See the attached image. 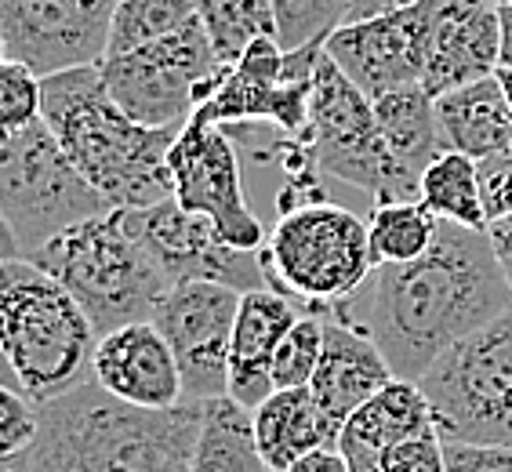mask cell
<instances>
[{
  "label": "cell",
  "instance_id": "6da1fadb",
  "mask_svg": "<svg viewBox=\"0 0 512 472\" xmlns=\"http://www.w3.org/2000/svg\"><path fill=\"white\" fill-rule=\"evenodd\" d=\"M512 305V287L487 229L440 222L436 244L414 262L375 266L338 313L360 324L396 378L422 382L440 356Z\"/></svg>",
  "mask_w": 512,
  "mask_h": 472
},
{
  "label": "cell",
  "instance_id": "7a4b0ae2",
  "mask_svg": "<svg viewBox=\"0 0 512 472\" xmlns=\"http://www.w3.org/2000/svg\"><path fill=\"white\" fill-rule=\"evenodd\" d=\"M204 400L168 411L135 407L88 382L40 404L33 472H193Z\"/></svg>",
  "mask_w": 512,
  "mask_h": 472
},
{
  "label": "cell",
  "instance_id": "3957f363",
  "mask_svg": "<svg viewBox=\"0 0 512 472\" xmlns=\"http://www.w3.org/2000/svg\"><path fill=\"white\" fill-rule=\"evenodd\" d=\"M40 120L113 207H153L171 197L168 157L182 128L131 120L109 95L99 66L48 73Z\"/></svg>",
  "mask_w": 512,
  "mask_h": 472
},
{
  "label": "cell",
  "instance_id": "277c9868",
  "mask_svg": "<svg viewBox=\"0 0 512 472\" xmlns=\"http://www.w3.org/2000/svg\"><path fill=\"white\" fill-rule=\"evenodd\" d=\"M99 331L66 287L26 258L0 273V345L15 382L33 404H51L95 382Z\"/></svg>",
  "mask_w": 512,
  "mask_h": 472
},
{
  "label": "cell",
  "instance_id": "5b68a950",
  "mask_svg": "<svg viewBox=\"0 0 512 472\" xmlns=\"http://www.w3.org/2000/svg\"><path fill=\"white\" fill-rule=\"evenodd\" d=\"M26 262L55 276L88 309L99 335L153 320L160 298L171 291V280L138 233L135 207H109L37 247Z\"/></svg>",
  "mask_w": 512,
  "mask_h": 472
},
{
  "label": "cell",
  "instance_id": "8992f818",
  "mask_svg": "<svg viewBox=\"0 0 512 472\" xmlns=\"http://www.w3.org/2000/svg\"><path fill=\"white\" fill-rule=\"evenodd\" d=\"M258 262L273 291L324 316L349 302L375 273L371 229L331 200L298 204L280 211L266 244L258 247Z\"/></svg>",
  "mask_w": 512,
  "mask_h": 472
},
{
  "label": "cell",
  "instance_id": "52a82bcc",
  "mask_svg": "<svg viewBox=\"0 0 512 472\" xmlns=\"http://www.w3.org/2000/svg\"><path fill=\"white\" fill-rule=\"evenodd\" d=\"M109 207L113 204L80 175L44 120L4 135L0 146L4 262L33 255L59 233Z\"/></svg>",
  "mask_w": 512,
  "mask_h": 472
},
{
  "label": "cell",
  "instance_id": "ba28073f",
  "mask_svg": "<svg viewBox=\"0 0 512 472\" xmlns=\"http://www.w3.org/2000/svg\"><path fill=\"white\" fill-rule=\"evenodd\" d=\"M418 385L444 440L512 447V305L451 345Z\"/></svg>",
  "mask_w": 512,
  "mask_h": 472
},
{
  "label": "cell",
  "instance_id": "9c48e42d",
  "mask_svg": "<svg viewBox=\"0 0 512 472\" xmlns=\"http://www.w3.org/2000/svg\"><path fill=\"white\" fill-rule=\"evenodd\" d=\"M306 138L313 146L320 175H331L338 182L364 189L375 204H382V200H418V186L400 171L393 149L385 146V135L375 117V102L335 66V59L327 55V44L320 69H316Z\"/></svg>",
  "mask_w": 512,
  "mask_h": 472
},
{
  "label": "cell",
  "instance_id": "30bf717a",
  "mask_svg": "<svg viewBox=\"0 0 512 472\" xmlns=\"http://www.w3.org/2000/svg\"><path fill=\"white\" fill-rule=\"evenodd\" d=\"M99 69L109 95L131 120L146 128H186L226 73V62L218 59L200 19H193L186 30L146 48L109 55Z\"/></svg>",
  "mask_w": 512,
  "mask_h": 472
},
{
  "label": "cell",
  "instance_id": "8fae6325",
  "mask_svg": "<svg viewBox=\"0 0 512 472\" xmlns=\"http://www.w3.org/2000/svg\"><path fill=\"white\" fill-rule=\"evenodd\" d=\"M168 164L171 197L186 211L211 218L218 233L240 251H258L266 244L269 229L247 204L237 138L229 135V128L193 117L178 131Z\"/></svg>",
  "mask_w": 512,
  "mask_h": 472
},
{
  "label": "cell",
  "instance_id": "7c38bea8",
  "mask_svg": "<svg viewBox=\"0 0 512 472\" xmlns=\"http://www.w3.org/2000/svg\"><path fill=\"white\" fill-rule=\"evenodd\" d=\"M120 0H0L4 59L48 77L73 66H99Z\"/></svg>",
  "mask_w": 512,
  "mask_h": 472
},
{
  "label": "cell",
  "instance_id": "4fadbf2b",
  "mask_svg": "<svg viewBox=\"0 0 512 472\" xmlns=\"http://www.w3.org/2000/svg\"><path fill=\"white\" fill-rule=\"evenodd\" d=\"M244 291L226 284H175L160 298L153 324L175 349L189 400L229 393V342Z\"/></svg>",
  "mask_w": 512,
  "mask_h": 472
},
{
  "label": "cell",
  "instance_id": "5bb4252c",
  "mask_svg": "<svg viewBox=\"0 0 512 472\" xmlns=\"http://www.w3.org/2000/svg\"><path fill=\"white\" fill-rule=\"evenodd\" d=\"M135 222L171 287L197 284V280L237 287V291L269 287L258 251L233 247L211 218L186 211L175 197L153 207H135Z\"/></svg>",
  "mask_w": 512,
  "mask_h": 472
},
{
  "label": "cell",
  "instance_id": "9a60e30c",
  "mask_svg": "<svg viewBox=\"0 0 512 472\" xmlns=\"http://www.w3.org/2000/svg\"><path fill=\"white\" fill-rule=\"evenodd\" d=\"M436 0L414 4L404 11H389L378 19L345 22L327 37V55L367 99L407 84H422L433 40Z\"/></svg>",
  "mask_w": 512,
  "mask_h": 472
},
{
  "label": "cell",
  "instance_id": "2e32d148",
  "mask_svg": "<svg viewBox=\"0 0 512 472\" xmlns=\"http://www.w3.org/2000/svg\"><path fill=\"white\" fill-rule=\"evenodd\" d=\"M95 382L124 404L149 407V411H168L189 400L175 349L153 320L124 324L99 338Z\"/></svg>",
  "mask_w": 512,
  "mask_h": 472
},
{
  "label": "cell",
  "instance_id": "e0dca14e",
  "mask_svg": "<svg viewBox=\"0 0 512 472\" xmlns=\"http://www.w3.org/2000/svg\"><path fill=\"white\" fill-rule=\"evenodd\" d=\"M502 66V19L491 0H436L422 88L440 99Z\"/></svg>",
  "mask_w": 512,
  "mask_h": 472
},
{
  "label": "cell",
  "instance_id": "ac0fdd59",
  "mask_svg": "<svg viewBox=\"0 0 512 472\" xmlns=\"http://www.w3.org/2000/svg\"><path fill=\"white\" fill-rule=\"evenodd\" d=\"M393 378V367L364 327L353 324L338 309L324 313V356H320V367L309 382V393L320 404L335 436Z\"/></svg>",
  "mask_w": 512,
  "mask_h": 472
},
{
  "label": "cell",
  "instance_id": "d6986e66",
  "mask_svg": "<svg viewBox=\"0 0 512 472\" xmlns=\"http://www.w3.org/2000/svg\"><path fill=\"white\" fill-rule=\"evenodd\" d=\"M306 313L302 305L284 298L273 287H255L240 298L237 327L229 342V393L244 407H262L276 393L273 385V356L284 335Z\"/></svg>",
  "mask_w": 512,
  "mask_h": 472
},
{
  "label": "cell",
  "instance_id": "ffe728a7",
  "mask_svg": "<svg viewBox=\"0 0 512 472\" xmlns=\"http://www.w3.org/2000/svg\"><path fill=\"white\" fill-rule=\"evenodd\" d=\"M429 429H436V414L425 389L407 378H393L342 425L335 447L349 462V472H378V462L389 447Z\"/></svg>",
  "mask_w": 512,
  "mask_h": 472
},
{
  "label": "cell",
  "instance_id": "44dd1931",
  "mask_svg": "<svg viewBox=\"0 0 512 472\" xmlns=\"http://www.w3.org/2000/svg\"><path fill=\"white\" fill-rule=\"evenodd\" d=\"M436 124L444 149L465 153L476 164L512 153V106L498 73L440 95Z\"/></svg>",
  "mask_w": 512,
  "mask_h": 472
},
{
  "label": "cell",
  "instance_id": "7402d4cb",
  "mask_svg": "<svg viewBox=\"0 0 512 472\" xmlns=\"http://www.w3.org/2000/svg\"><path fill=\"white\" fill-rule=\"evenodd\" d=\"M255 436L273 472H287L309 451L338 443L309 389H276L266 404L255 407Z\"/></svg>",
  "mask_w": 512,
  "mask_h": 472
},
{
  "label": "cell",
  "instance_id": "603a6c76",
  "mask_svg": "<svg viewBox=\"0 0 512 472\" xmlns=\"http://www.w3.org/2000/svg\"><path fill=\"white\" fill-rule=\"evenodd\" d=\"M375 117L400 171L414 186H422L425 168L444 153V138L436 124V99L422 84L393 88L375 99Z\"/></svg>",
  "mask_w": 512,
  "mask_h": 472
},
{
  "label": "cell",
  "instance_id": "cb8c5ba5",
  "mask_svg": "<svg viewBox=\"0 0 512 472\" xmlns=\"http://www.w3.org/2000/svg\"><path fill=\"white\" fill-rule=\"evenodd\" d=\"M193 472H273L258 451L255 411L233 396L204 400V425L193 451Z\"/></svg>",
  "mask_w": 512,
  "mask_h": 472
},
{
  "label": "cell",
  "instance_id": "d4e9b609",
  "mask_svg": "<svg viewBox=\"0 0 512 472\" xmlns=\"http://www.w3.org/2000/svg\"><path fill=\"white\" fill-rule=\"evenodd\" d=\"M418 200L440 222H454V226H469V229L491 226L487 200H483L480 164L473 157H465V153H454V149H444L425 168L422 186H418Z\"/></svg>",
  "mask_w": 512,
  "mask_h": 472
},
{
  "label": "cell",
  "instance_id": "484cf974",
  "mask_svg": "<svg viewBox=\"0 0 512 472\" xmlns=\"http://www.w3.org/2000/svg\"><path fill=\"white\" fill-rule=\"evenodd\" d=\"M375 266L389 262H414L422 258L440 236V218L422 200H382L367 218Z\"/></svg>",
  "mask_w": 512,
  "mask_h": 472
},
{
  "label": "cell",
  "instance_id": "4316f807",
  "mask_svg": "<svg viewBox=\"0 0 512 472\" xmlns=\"http://www.w3.org/2000/svg\"><path fill=\"white\" fill-rule=\"evenodd\" d=\"M218 59L233 66L258 37H276L273 0H193Z\"/></svg>",
  "mask_w": 512,
  "mask_h": 472
},
{
  "label": "cell",
  "instance_id": "83f0119b",
  "mask_svg": "<svg viewBox=\"0 0 512 472\" xmlns=\"http://www.w3.org/2000/svg\"><path fill=\"white\" fill-rule=\"evenodd\" d=\"M193 19H197L193 0H120L113 11V26H109L106 59L171 37V33L186 30Z\"/></svg>",
  "mask_w": 512,
  "mask_h": 472
},
{
  "label": "cell",
  "instance_id": "f1b7e54d",
  "mask_svg": "<svg viewBox=\"0 0 512 472\" xmlns=\"http://www.w3.org/2000/svg\"><path fill=\"white\" fill-rule=\"evenodd\" d=\"M349 0H273L276 40L284 51H298L327 40L345 22Z\"/></svg>",
  "mask_w": 512,
  "mask_h": 472
},
{
  "label": "cell",
  "instance_id": "f546056e",
  "mask_svg": "<svg viewBox=\"0 0 512 472\" xmlns=\"http://www.w3.org/2000/svg\"><path fill=\"white\" fill-rule=\"evenodd\" d=\"M320 356H324V316L302 313L273 356V385L276 389H309Z\"/></svg>",
  "mask_w": 512,
  "mask_h": 472
},
{
  "label": "cell",
  "instance_id": "4dcf8cb0",
  "mask_svg": "<svg viewBox=\"0 0 512 472\" xmlns=\"http://www.w3.org/2000/svg\"><path fill=\"white\" fill-rule=\"evenodd\" d=\"M44 109V77L26 62L4 59L0 66V128L4 135L30 128Z\"/></svg>",
  "mask_w": 512,
  "mask_h": 472
},
{
  "label": "cell",
  "instance_id": "1f68e13d",
  "mask_svg": "<svg viewBox=\"0 0 512 472\" xmlns=\"http://www.w3.org/2000/svg\"><path fill=\"white\" fill-rule=\"evenodd\" d=\"M40 433V404H33L26 393L0 389V458L26 454Z\"/></svg>",
  "mask_w": 512,
  "mask_h": 472
},
{
  "label": "cell",
  "instance_id": "d6a6232c",
  "mask_svg": "<svg viewBox=\"0 0 512 472\" xmlns=\"http://www.w3.org/2000/svg\"><path fill=\"white\" fill-rule=\"evenodd\" d=\"M378 472H447V443L440 429L389 447L378 462Z\"/></svg>",
  "mask_w": 512,
  "mask_h": 472
},
{
  "label": "cell",
  "instance_id": "836d02e7",
  "mask_svg": "<svg viewBox=\"0 0 512 472\" xmlns=\"http://www.w3.org/2000/svg\"><path fill=\"white\" fill-rule=\"evenodd\" d=\"M447 443V472H512V447Z\"/></svg>",
  "mask_w": 512,
  "mask_h": 472
},
{
  "label": "cell",
  "instance_id": "e575fe53",
  "mask_svg": "<svg viewBox=\"0 0 512 472\" xmlns=\"http://www.w3.org/2000/svg\"><path fill=\"white\" fill-rule=\"evenodd\" d=\"M480 182H483V200H487L491 222L494 218H509L512 215V153L480 160Z\"/></svg>",
  "mask_w": 512,
  "mask_h": 472
},
{
  "label": "cell",
  "instance_id": "d590c367",
  "mask_svg": "<svg viewBox=\"0 0 512 472\" xmlns=\"http://www.w3.org/2000/svg\"><path fill=\"white\" fill-rule=\"evenodd\" d=\"M414 4H425V0H349V11H345V22H364L378 19V15H389V11H404ZM342 22V26H345Z\"/></svg>",
  "mask_w": 512,
  "mask_h": 472
},
{
  "label": "cell",
  "instance_id": "8d00e7d4",
  "mask_svg": "<svg viewBox=\"0 0 512 472\" xmlns=\"http://www.w3.org/2000/svg\"><path fill=\"white\" fill-rule=\"evenodd\" d=\"M287 472H349V462L342 458L338 447H320V451H309L306 458H298Z\"/></svg>",
  "mask_w": 512,
  "mask_h": 472
},
{
  "label": "cell",
  "instance_id": "74e56055",
  "mask_svg": "<svg viewBox=\"0 0 512 472\" xmlns=\"http://www.w3.org/2000/svg\"><path fill=\"white\" fill-rule=\"evenodd\" d=\"M487 233H491L494 255H498V262H502L505 280H509V287H512V215L494 218L491 226H487Z\"/></svg>",
  "mask_w": 512,
  "mask_h": 472
},
{
  "label": "cell",
  "instance_id": "f35d334b",
  "mask_svg": "<svg viewBox=\"0 0 512 472\" xmlns=\"http://www.w3.org/2000/svg\"><path fill=\"white\" fill-rule=\"evenodd\" d=\"M498 19H502V66L512 69V4H502V8H498Z\"/></svg>",
  "mask_w": 512,
  "mask_h": 472
},
{
  "label": "cell",
  "instance_id": "ab89813d",
  "mask_svg": "<svg viewBox=\"0 0 512 472\" xmlns=\"http://www.w3.org/2000/svg\"><path fill=\"white\" fill-rule=\"evenodd\" d=\"M0 472H33L30 451H26V454H11V458H0Z\"/></svg>",
  "mask_w": 512,
  "mask_h": 472
},
{
  "label": "cell",
  "instance_id": "60d3db41",
  "mask_svg": "<svg viewBox=\"0 0 512 472\" xmlns=\"http://www.w3.org/2000/svg\"><path fill=\"white\" fill-rule=\"evenodd\" d=\"M498 80H502V88H505V95H509V106H512V69L509 66L498 69Z\"/></svg>",
  "mask_w": 512,
  "mask_h": 472
},
{
  "label": "cell",
  "instance_id": "b9f144b4",
  "mask_svg": "<svg viewBox=\"0 0 512 472\" xmlns=\"http://www.w3.org/2000/svg\"><path fill=\"white\" fill-rule=\"evenodd\" d=\"M491 4H494V8H502V4H505V0H491Z\"/></svg>",
  "mask_w": 512,
  "mask_h": 472
},
{
  "label": "cell",
  "instance_id": "7bdbcfd3",
  "mask_svg": "<svg viewBox=\"0 0 512 472\" xmlns=\"http://www.w3.org/2000/svg\"><path fill=\"white\" fill-rule=\"evenodd\" d=\"M505 4H512V0H505Z\"/></svg>",
  "mask_w": 512,
  "mask_h": 472
}]
</instances>
